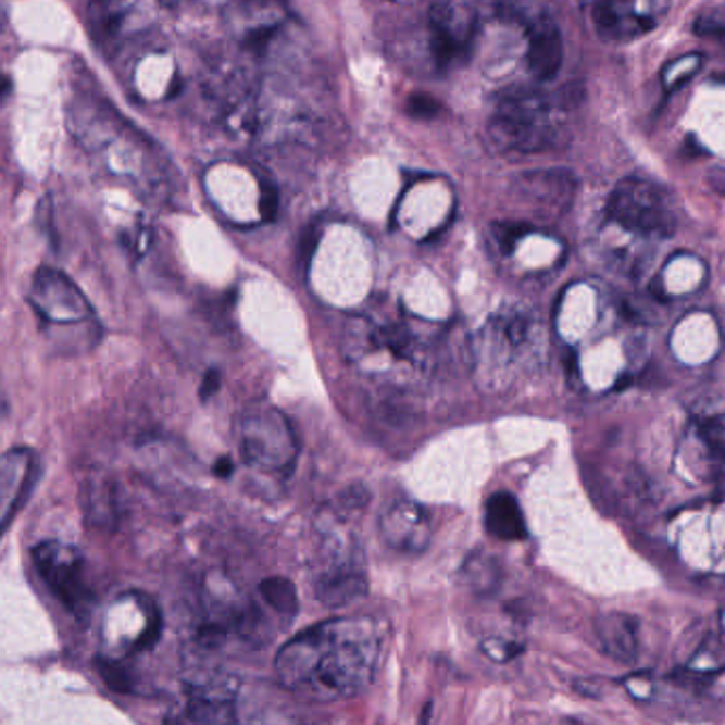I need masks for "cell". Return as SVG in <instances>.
Masks as SVG:
<instances>
[{"mask_svg":"<svg viewBox=\"0 0 725 725\" xmlns=\"http://www.w3.org/2000/svg\"><path fill=\"white\" fill-rule=\"evenodd\" d=\"M261 602L274 611L285 624H289L298 615V590L285 577H267L259 584Z\"/></svg>","mask_w":725,"mask_h":725,"instance_id":"17","label":"cell"},{"mask_svg":"<svg viewBox=\"0 0 725 725\" xmlns=\"http://www.w3.org/2000/svg\"><path fill=\"white\" fill-rule=\"evenodd\" d=\"M238 441L247 465L267 475H287L298 461L296 428L267 401H253L242 410Z\"/></svg>","mask_w":725,"mask_h":725,"instance_id":"3","label":"cell"},{"mask_svg":"<svg viewBox=\"0 0 725 725\" xmlns=\"http://www.w3.org/2000/svg\"><path fill=\"white\" fill-rule=\"evenodd\" d=\"M388 628L372 615L336 617L301 630L274 660L278 683L303 698L336 702L363 693L383 664Z\"/></svg>","mask_w":725,"mask_h":725,"instance_id":"1","label":"cell"},{"mask_svg":"<svg viewBox=\"0 0 725 725\" xmlns=\"http://www.w3.org/2000/svg\"><path fill=\"white\" fill-rule=\"evenodd\" d=\"M528 68L537 82H552L564 60V45L560 28L550 17L537 20L528 28Z\"/></svg>","mask_w":725,"mask_h":725,"instance_id":"12","label":"cell"},{"mask_svg":"<svg viewBox=\"0 0 725 725\" xmlns=\"http://www.w3.org/2000/svg\"><path fill=\"white\" fill-rule=\"evenodd\" d=\"M35 473V457L28 448H11L0 454V537L20 510Z\"/></svg>","mask_w":725,"mask_h":725,"instance_id":"10","label":"cell"},{"mask_svg":"<svg viewBox=\"0 0 725 725\" xmlns=\"http://www.w3.org/2000/svg\"><path fill=\"white\" fill-rule=\"evenodd\" d=\"M479 649L486 658L492 662H510L524 651V642L517 639H505V637H488L479 642Z\"/></svg>","mask_w":725,"mask_h":725,"instance_id":"19","label":"cell"},{"mask_svg":"<svg viewBox=\"0 0 725 725\" xmlns=\"http://www.w3.org/2000/svg\"><path fill=\"white\" fill-rule=\"evenodd\" d=\"M236 683L204 679L191 683L172 707L164 725H229L234 717Z\"/></svg>","mask_w":725,"mask_h":725,"instance_id":"8","label":"cell"},{"mask_svg":"<svg viewBox=\"0 0 725 725\" xmlns=\"http://www.w3.org/2000/svg\"><path fill=\"white\" fill-rule=\"evenodd\" d=\"M484 524L486 530L499 541H522L528 535L524 513L510 492H497L488 499Z\"/></svg>","mask_w":725,"mask_h":725,"instance_id":"15","label":"cell"},{"mask_svg":"<svg viewBox=\"0 0 725 725\" xmlns=\"http://www.w3.org/2000/svg\"><path fill=\"white\" fill-rule=\"evenodd\" d=\"M278 211V193L274 187L270 185H263V191H261V214L265 218H272L274 214Z\"/></svg>","mask_w":725,"mask_h":725,"instance_id":"22","label":"cell"},{"mask_svg":"<svg viewBox=\"0 0 725 725\" xmlns=\"http://www.w3.org/2000/svg\"><path fill=\"white\" fill-rule=\"evenodd\" d=\"M696 30H698V35L713 37L715 41L725 45V22H717V20L707 17V20H700V22L696 24Z\"/></svg>","mask_w":725,"mask_h":725,"instance_id":"21","label":"cell"},{"mask_svg":"<svg viewBox=\"0 0 725 725\" xmlns=\"http://www.w3.org/2000/svg\"><path fill=\"white\" fill-rule=\"evenodd\" d=\"M691 677H715L725 671V639L722 635H707L685 662Z\"/></svg>","mask_w":725,"mask_h":725,"instance_id":"18","label":"cell"},{"mask_svg":"<svg viewBox=\"0 0 725 725\" xmlns=\"http://www.w3.org/2000/svg\"><path fill=\"white\" fill-rule=\"evenodd\" d=\"M28 301L49 325H79L93 318V308L84 291L53 267H41L35 274Z\"/></svg>","mask_w":725,"mask_h":725,"instance_id":"7","label":"cell"},{"mask_svg":"<svg viewBox=\"0 0 725 725\" xmlns=\"http://www.w3.org/2000/svg\"><path fill=\"white\" fill-rule=\"evenodd\" d=\"M463 584L470 588L473 595L486 598L499 592L503 584V568L501 562L495 555L486 552H473L463 562Z\"/></svg>","mask_w":725,"mask_h":725,"instance_id":"16","label":"cell"},{"mask_svg":"<svg viewBox=\"0 0 725 725\" xmlns=\"http://www.w3.org/2000/svg\"><path fill=\"white\" fill-rule=\"evenodd\" d=\"M378 530L386 546L401 554H423L433 537L427 510L408 499H399L386 508L380 515Z\"/></svg>","mask_w":725,"mask_h":725,"instance_id":"9","label":"cell"},{"mask_svg":"<svg viewBox=\"0 0 725 725\" xmlns=\"http://www.w3.org/2000/svg\"><path fill=\"white\" fill-rule=\"evenodd\" d=\"M430 24V49L439 68H450L454 62L463 60L470 49L471 35H461L457 26L454 9L448 2H437L428 13Z\"/></svg>","mask_w":725,"mask_h":725,"instance_id":"13","label":"cell"},{"mask_svg":"<svg viewBox=\"0 0 725 725\" xmlns=\"http://www.w3.org/2000/svg\"><path fill=\"white\" fill-rule=\"evenodd\" d=\"M607 214L624 229L639 236H673L677 232L675 202L668 191L647 178L630 176L615 185Z\"/></svg>","mask_w":725,"mask_h":725,"instance_id":"5","label":"cell"},{"mask_svg":"<svg viewBox=\"0 0 725 725\" xmlns=\"http://www.w3.org/2000/svg\"><path fill=\"white\" fill-rule=\"evenodd\" d=\"M321 550L318 568L314 573L316 600L329 609H340L367 595L365 554L350 537H340L334 530V520L318 526Z\"/></svg>","mask_w":725,"mask_h":725,"instance_id":"4","label":"cell"},{"mask_svg":"<svg viewBox=\"0 0 725 725\" xmlns=\"http://www.w3.org/2000/svg\"><path fill=\"white\" fill-rule=\"evenodd\" d=\"M218 385H221V376H218V372H214V370L207 372V376H204V380H202V386H200V397L207 401L209 397H213L214 392L218 390Z\"/></svg>","mask_w":725,"mask_h":725,"instance_id":"23","label":"cell"},{"mask_svg":"<svg viewBox=\"0 0 725 725\" xmlns=\"http://www.w3.org/2000/svg\"><path fill=\"white\" fill-rule=\"evenodd\" d=\"M33 558L53 597L79 620H87L93 607V595L87 586L84 554L62 541H43L33 550Z\"/></svg>","mask_w":725,"mask_h":725,"instance_id":"6","label":"cell"},{"mask_svg":"<svg viewBox=\"0 0 725 725\" xmlns=\"http://www.w3.org/2000/svg\"><path fill=\"white\" fill-rule=\"evenodd\" d=\"M4 24H7V13L0 9V30L4 28Z\"/></svg>","mask_w":725,"mask_h":725,"instance_id":"26","label":"cell"},{"mask_svg":"<svg viewBox=\"0 0 725 725\" xmlns=\"http://www.w3.org/2000/svg\"><path fill=\"white\" fill-rule=\"evenodd\" d=\"M720 628H722V637L725 639V609L722 611V615H720Z\"/></svg>","mask_w":725,"mask_h":725,"instance_id":"25","label":"cell"},{"mask_svg":"<svg viewBox=\"0 0 725 725\" xmlns=\"http://www.w3.org/2000/svg\"><path fill=\"white\" fill-rule=\"evenodd\" d=\"M405 111L414 120H433L439 115L441 104L428 93H412L405 102Z\"/></svg>","mask_w":725,"mask_h":725,"instance_id":"20","label":"cell"},{"mask_svg":"<svg viewBox=\"0 0 725 725\" xmlns=\"http://www.w3.org/2000/svg\"><path fill=\"white\" fill-rule=\"evenodd\" d=\"M7 87H9L7 79H0V96H2V91H7Z\"/></svg>","mask_w":725,"mask_h":725,"instance_id":"27","label":"cell"},{"mask_svg":"<svg viewBox=\"0 0 725 725\" xmlns=\"http://www.w3.org/2000/svg\"><path fill=\"white\" fill-rule=\"evenodd\" d=\"M597 639L609 658L630 664L639 655V622L628 613H604L597 620Z\"/></svg>","mask_w":725,"mask_h":725,"instance_id":"14","label":"cell"},{"mask_svg":"<svg viewBox=\"0 0 725 725\" xmlns=\"http://www.w3.org/2000/svg\"><path fill=\"white\" fill-rule=\"evenodd\" d=\"M558 107L550 96L539 91H513L499 102L497 113L488 124V138L499 151L510 153H543L555 149L562 140V129L550 117Z\"/></svg>","mask_w":725,"mask_h":725,"instance_id":"2","label":"cell"},{"mask_svg":"<svg viewBox=\"0 0 725 725\" xmlns=\"http://www.w3.org/2000/svg\"><path fill=\"white\" fill-rule=\"evenodd\" d=\"M515 189L533 204L564 211L575 193V176L568 171L526 172L515 180Z\"/></svg>","mask_w":725,"mask_h":725,"instance_id":"11","label":"cell"},{"mask_svg":"<svg viewBox=\"0 0 725 725\" xmlns=\"http://www.w3.org/2000/svg\"><path fill=\"white\" fill-rule=\"evenodd\" d=\"M214 473L218 475V477H229L232 473H234V463L229 461V459H218L216 461V465H214Z\"/></svg>","mask_w":725,"mask_h":725,"instance_id":"24","label":"cell"}]
</instances>
